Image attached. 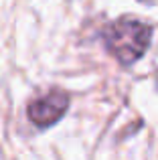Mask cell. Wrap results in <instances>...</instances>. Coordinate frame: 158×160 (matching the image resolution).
I'll return each instance as SVG.
<instances>
[{
  "label": "cell",
  "instance_id": "1",
  "mask_svg": "<svg viewBox=\"0 0 158 160\" xmlns=\"http://www.w3.org/2000/svg\"><path fill=\"white\" fill-rule=\"evenodd\" d=\"M106 49L120 61V65L130 67L144 57L152 41V27L136 18H118L106 24L101 31Z\"/></svg>",
  "mask_w": 158,
  "mask_h": 160
},
{
  "label": "cell",
  "instance_id": "2",
  "mask_svg": "<svg viewBox=\"0 0 158 160\" xmlns=\"http://www.w3.org/2000/svg\"><path fill=\"white\" fill-rule=\"evenodd\" d=\"M67 109H69V95L61 89H51L47 95L32 99L28 103L27 116L37 128L45 130V128H51L53 124H57L65 116Z\"/></svg>",
  "mask_w": 158,
  "mask_h": 160
},
{
  "label": "cell",
  "instance_id": "3",
  "mask_svg": "<svg viewBox=\"0 0 158 160\" xmlns=\"http://www.w3.org/2000/svg\"><path fill=\"white\" fill-rule=\"evenodd\" d=\"M156 83H158V73H156Z\"/></svg>",
  "mask_w": 158,
  "mask_h": 160
}]
</instances>
